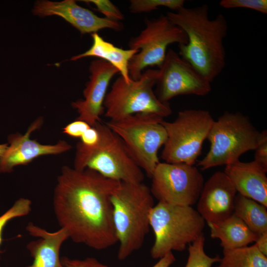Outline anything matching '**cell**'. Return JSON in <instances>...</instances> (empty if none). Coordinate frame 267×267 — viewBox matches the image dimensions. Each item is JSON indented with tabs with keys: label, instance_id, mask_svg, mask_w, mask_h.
<instances>
[{
	"label": "cell",
	"instance_id": "d6986e66",
	"mask_svg": "<svg viewBox=\"0 0 267 267\" xmlns=\"http://www.w3.org/2000/svg\"><path fill=\"white\" fill-rule=\"evenodd\" d=\"M92 44L85 52L73 56L71 60L75 61L87 57H95L103 60L116 68L125 81L132 80L129 72V63L139 51L133 49H123L105 41L97 33L91 34Z\"/></svg>",
	"mask_w": 267,
	"mask_h": 267
},
{
	"label": "cell",
	"instance_id": "836d02e7",
	"mask_svg": "<svg viewBox=\"0 0 267 267\" xmlns=\"http://www.w3.org/2000/svg\"><path fill=\"white\" fill-rule=\"evenodd\" d=\"M8 147V144H0V157L2 155Z\"/></svg>",
	"mask_w": 267,
	"mask_h": 267
},
{
	"label": "cell",
	"instance_id": "603a6c76",
	"mask_svg": "<svg viewBox=\"0 0 267 267\" xmlns=\"http://www.w3.org/2000/svg\"><path fill=\"white\" fill-rule=\"evenodd\" d=\"M205 237L203 233L195 241L188 245V257L185 267H212L219 263V255L212 257L204 251Z\"/></svg>",
	"mask_w": 267,
	"mask_h": 267
},
{
	"label": "cell",
	"instance_id": "e0dca14e",
	"mask_svg": "<svg viewBox=\"0 0 267 267\" xmlns=\"http://www.w3.org/2000/svg\"><path fill=\"white\" fill-rule=\"evenodd\" d=\"M238 193L267 207V171L254 160H239L225 166L223 172Z\"/></svg>",
	"mask_w": 267,
	"mask_h": 267
},
{
	"label": "cell",
	"instance_id": "cb8c5ba5",
	"mask_svg": "<svg viewBox=\"0 0 267 267\" xmlns=\"http://www.w3.org/2000/svg\"><path fill=\"white\" fill-rule=\"evenodd\" d=\"M130 11L132 13L149 12L166 7L176 11L184 6V0H131Z\"/></svg>",
	"mask_w": 267,
	"mask_h": 267
},
{
	"label": "cell",
	"instance_id": "4316f807",
	"mask_svg": "<svg viewBox=\"0 0 267 267\" xmlns=\"http://www.w3.org/2000/svg\"><path fill=\"white\" fill-rule=\"evenodd\" d=\"M83 1L93 4L95 9L107 19L119 22L124 19V16L119 8L110 0H88Z\"/></svg>",
	"mask_w": 267,
	"mask_h": 267
},
{
	"label": "cell",
	"instance_id": "ffe728a7",
	"mask_svg": "<svg viewBox=\"0 0 267 267\" xmlns=\"http://www.w3.org/2000/svg\"><path fill=\"white\" fill-rule=\"evenodd\" d=\"M213 238H218L223 249H232L248 246L255 242L258 234L234 213L219 222H207Z\"/></svg>",
	"mask_w": 267,
	"mask_h": 267
},
{
	"label": "cell",
	"instance_id": "484cf974",
	"mask_svg": "<svg viewBox=\"0 0 267 267\" xmlns=\"http://www.w3.org/2000/svg\"><path fill=\"white\" fill-rule=\"evenodd\" d=\"M219 4L226 9L247 8L267 14V0H222Z\"/></svg>",
	"mask_w": 267,
	"mask_h": 267
},
{
	"label": "cell",
	"instance_id": "7c38bea8",
	"mask_svg": "<svg viewBox=\"0 0 267 267\" xmlns=\"http://www.w3.org/2000/svg\"><path fill=\"white\" fill-rule=\"evenodd\" d=\"M156 96L164 103L181 95L205 96L211 83L172 49H169L158 69Z\"/></svg>",
	"mask_w": 267,
	"mask_h": 267
},
{
	"label": "cell",
	"instance_id": "ba28073f",
	"mask_svg": "<svg viewBox=\"0 0 267 267\" xmlns=\"http://www.w3.org/2000/svg\"><path fill=\"white\" fill-rule=\"evenodd\" d=\"M158 69H148L137 80L126 82L118 77L107 92L105 116L115 121L138 113L157 115L163 118L172 114L169 103L161 101L153 90Z\"/></svg>",
	"mask_w": 267,
	"mask_h": 267
},
{
	"label": "cell",
	"instance_id": "5bb4252c",
	"mask_svg": "<svg viewBox=\"0 0 267 267\" xmlns=\"http://www.w3.org/2000/svg\"><path fill=\"white\" fill-rule=\"evenodd\" d=\"M33 13L41 17L60 16L82 34H92L104 29L116 31L123 29L120 22L99 17L90 10L79 5L74 0L38 1L35 3Z\"/></svg>",
	"mask_w": 267,
	"mask_h": 267
},
{
	"label": "cell",
	"instance_id": "9c48e42d",
	"mask_svg": "<svg viewBox=\"0 0 267 267\" xmlns=\"http://www.w3.org/2000/svg\"><path fill=\"white\" fill-rule=\"evenodd\" d=\"M214 121L209 111L188 109L179 111L173 122L162 124L167 134L161 158L169 163L194 165L201 153Z\"/></svg>",
	"mask_w": 267,
	"mask_h": 267
},
{
	"label": "cell",
	"instance_id": "d4e9b609",
	"mask_svg": "<svg viewBox=\"0 0 267 267\" xmlns=\"http://www.w3.org/2000/svg\"><path fill=\"white\" fill-rule=\"evenodd\" d=\"M31 201L26 198H20L13 206L0 216V245L2 242V232L7 222L10 220L28 215L31 211Z\"/></svg>",
	"mask_w": 267,
	"mask_h": 267
},
{
	"label": "cell",
	"instance_id": "83f0119b",
	"mask_svg": "<svg viewBox=\"0 0 267 267\" xmlns=\"http://www.w3.org/2000/svg\"><path fill=\"white\" fill-rule=\"evenodd\" d=\"M254 161L267 171V131L261 132L260 139L255 149Z\"/></svg>",
	"mask_w": 267,
	"mask_h": 267
},
{
	"label": "cell",
	"instance_id": "1f68e13d",
	"mask_svg": "<svg viewBox=\"0 0 267 267\" xmlns=\"http://www.w3.org/2000/svg\"><path fill=\"white\" fill-rule=\"evenodd\" d=\"M255 246L265 256L267 255V232L260 234L255 241Z\"/></svg>",
	"mask_w": 267,
	"mask_h": 267
},
{
	"label": "cell",
	"instance_id": "4fadbf2b",
	"mask_svg": "<svg viewBox=\"0 0 267 267\" xmlns=\"http://www.w3.org/2000/svg\"><path fill=\"white\" fill-rule=\"evenodd\" d=\"M90 75L83 94L84 99L72 103L79 116L77 120L94 126L99 122L104 112V101L109 84L118 70L108 62L99 59L93 60L89 66Z\"/></svg>",
	"mask_w": 267,
	"mask_h": 267
},
{
	"label": "cell",
	"instance_id": "8992f818",
	"mask_svg": "<svg viewBox=\"0 0 267 267\" xmlns=\"http://www.w3.org/2000/svg\"><path fill=\"white\" fill-rule=\"evenodd\" d=\"M260 135L248 117L226 111L214 120L207 137L210 149L198 166L205 170L235 162L243 154L255 149Z\"/></svg>",
	"mask_w": 267,
	"mask_h": 267
},
{
	"label": "cell",
	"instance_id": "5b68a950",
	"mask_svg": "<svg viewBox=\"0 0 267 267\" xmlns=\"http://www.w3.org/2000/svg\"><path fill=\"white\" fill-rule=\"evenodd\" d=\"M149 223L155 236L150 254L157 259L184 250L203 233L205 221L191 206L158 202L150 212Z\"/></svg>",
	"mask_w": 267,
	"mask_h": 267
},
{
	"label": "cell",
	"instance_id": "f546056e",
	"mask_svg": "<svg viewBox=\"0 0 267 267\" xmlns=\"http://www.w3.org/2000/svg\"><path fill=\"white\" fill-rule=\"evenodd\" d=\"M91 127L85 121L76 120L65 126L63 131L70 136L80 138L84 133Z\"/></svg>",
	"mask_w": 267,
	"mask_h": 267
},
{
	"label": "cell",
	"instance_id": "52a82bcc",
	"mask_svg": "<svg viewBox=\"0 0 267 267\" xmlns=\"http://www.w3.org/2000/svg\"><path fill=\"white\" fill-rule=\"evenodd\" d=\"M163 120L155 114L138 113L105 124L121 138L132 158L150 178L160 162L158 150L167 139Z\"/></svg>",
	"mask_w": 267,
	"mask_h": 267
},
{
	"label": "cell",
	"instance_id": "f1b7e54d",
	"mask_svg": "<svg viewBox=\"0 0 267 267\" xmlns=\"http://www.w3.org/2000/svg\"><path fill=\"white\" fill-rule=\"evenodd\" d=\"M61 261L64 267H111L100 263L93 257L79 260L63 257L61 259Z\"/></svg>",
	"mask_w": 267,
	"mask_h": 267
},
{
	"label": "cell",
	"instance_id": "ac0fdd59",
	"mask_svg": "<svg viewBox=\"0 0 267 267\" xmlns=\"http://www.w3.org/2000/svg\"><path fill=\"white\" fill-rule=\"evenodd\" d=\"M26 229L30 235L39 238L27 245L33 261L26 267H64L59 253L62 244L69 238L66 229L61 227L55 232H50L31 222L28 223Z\"/></svg>",
	"mask_w": 267,
	"mask_h": 267
},
{
	"label": "cell",
	"instance_id": "4dcf8cb0",
	"mask_svg": "<svg viewBox=\"0 0 267 267\" xmlns=\"http://www.w3.org/2000/svg\"><path fill=\"white\" fill-rule=\"evenodd\" d=\"M80 139L79 143L83 146L91 147L98 143L99 140V133L95 127H91L84 133Z\"/></svg>",
	"mask_w": 267,
	"mask_h": 267
},
{
	"label": "cell",
	"instance_id": "30bf717a",
	"mask_svg": "<svg viewBox=\"0 0 267 267\" xmlns=\"http://www.w3.org/2000/svg\"><path fill=\"white\" fill-rule=\"evenodd\" d=\"M145 27L129 43V48L139 51L131 60L129 72L131 78L138 80L143 70L149 66L162 64L168 46L172 44H185L187 42L184 32L173 23L167 15L145 20Z\"/></svg>",
	"mask_w": 267,
	"mask_h": 267
},
{
	"label": "cell",
	"instance_id": "8fae6325",
	"mask_svg": "<svg viewBox=\"0 0 267 267\" xmlns=\"http://www.w3.org/2000/svg\"><path fill=\"white\" fill-rule=\"evenodd\" d=\"M151 178L150 189L159 202L181 206L195 204L204 184L197 167L184 163L159 162Z\"/></svg>",
	"mask_w": 267,
	"mask_h": 267
},
{
	"label": "cell",
	"instance_id": "d6a6232c",
	"mask_svg": "<svg viewBox=\"0 0 267 267\" xmlns=\"http://www.w3.org/2000/svg\"><path fill=\"white\" fill-rule=\"evenodd\" d=\"M176 261V258L170 252L159 259V261L152 267H170Z\"/></svg>",
	"mask_w": 267,
	"mask_h": 267
},
{
	"label": "cell",
	"instance_id": "7a4b0ae2",
	"mask_svg": "<svg viewBox=\"0 0 267 267\" xmlns=\"http://www.w3.org/2000/svg\"><path fill=\"white\" fill-rule=\"evenodd\" d=\"M206 4L194 7L184 6L166 15L185 34L187 42L178 45L179 55L211 83L226 65L224 40L228 32L227 21L222 13L209 17Z\"/></svg>",
	"mask_w": 267,
	"mask_h": 267
},
{
	"label": "cell",
	"instance_id": "2e32d148",
	"mask_svg": "<svg viewBox=\"0 0 267 267\" xmlns=\"http://www.w3.org/2000/svg\"><path fill=\"white\" fill-rule=\"evenodd\" d=\"M237 193L225 174L216 172L204 184L196 210L207 222L222 221L233 214Z\"/></svg>",
	"mask_w": 267,
	"mask_h": 267
},
{
	"label": "cell",
	"instance_id": "277c9868",
	"mask_svg": "<svg viewBox=\"0 0 267 267\" xmlns=\"http://www.w3.org/2000/svg\"><path fill=\"white\" fill-rule=\"evenodd\" d=\"M99 140L93 147L77 144L74 168L92 170L112 180L127 183L142 182L144 175L121 138L106 124L98 122L94 126Z\"/></svg>",
	"mask_w": 267,
	"mask_h": 267
},
{
	"label": "cell",
	"instance_id": "3957f363",
	"mask_svg": "<svg viewBox=\"0 0 267 267\" xmlns=\"http://www.w3.org/2000/svg\"><path fill=\"white\" fill-rule=\"evenodd\" d=\"M114 226L119 243L117 258L123 261L139 249L149 231L154 206L150 188L143 182H120L111 198Z\"/></svg>",
	"mask_w": 267,
	"mask_h": 267
},
{
	"label": "cell",
	"instance_id": "6da1fadb",
	"mask_svg": "<svg viewBox=\"0 0 267 267\" xmlns=\"http://www.w3.org/2000/svg\"><path fill=\"white\" fill-rule=\"evenodd\" d=\"M120 183L88 168H62L54 190L53 210L73 241L98 250L118 242L110 198Z\"/></svg>",
	"mask_w": 267,
	"mask_h": 267
},
{
	"label": "cell",
	"instance_id": "44dd1931",
	"mask_svg": "<svg viewBox=\"0 0 267 267\" xmlns=\"http://www.w3.org/2000/svg\"><path fill=\"white\" fill-rule=\"evenodd\" d=\"M267 207L237 193L235 199L233 213L251 230L261 234L267 232Z\"/></svg>",
	"mask_w": 267,
	"mask_h": 267
},
{
	"label": "cell",
	"instance_id": "9a60e30c",
	"mask_svg": "<svg viewBox=\"0 0 267 267\" xmlns=\"http://www.w3.org/2000/svg\"><path fill=\"white\" fill-rule=\"evenodd\" d=\"M42 123V118L40 117L30 125L25 134H13L8 137L9 146L0 157V173H10L14 167L27 164L40 156L58 154L71 149V145L64 140L45 145L31 139L32 133L39 129Z\"/></svg>",
	"mask_w": 267,
	"mask_h": 267
},
{
	"label": "cell",
	"instance_id": "7402d4cb",
	"mask_svg": "<svg viewBox=\"0 0 267 267\" xmlns=\"http://www.w3.org/2000/svg\"><path fill=\"white\" fill-rule=\"evenodd\" d=\"M215 267H267V256L255 245L223 249V257Z\"/></svg>",
	"mask_w": 267,
	"mask_h": 267
}]
</instances>
